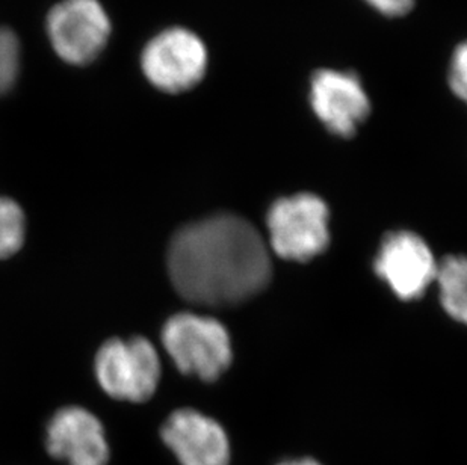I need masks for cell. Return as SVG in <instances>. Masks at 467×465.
<instances>
[{
    "mask_svg": "<svg viewBox=\"0 0 467 465\" xmlns=\"http://www.w3.org/2000/svg\"><path fill=\"white\" fill-rule=\"evenodd\" d=\"M162 343L177 369L213 381L229 369L232 345L220 322L194 313L170 317L162 329Z\"/></svg>",
    "mask_w": 467,
    "mask_h": 465,
    "instance_id": "obj_2",
    "label": "cell"
},
{
    "mask_svg": "<svg viewBox=\"0 0 467 465\" xmlns=\"http://www.w3.org/2000/svg\"><path fill=\"white\" fill-rule=\"evenodd\" d=\"M47 450L68 465H106L109 448L102 423L79 407L57 411L47 426Z\"/></svg>",
    "mask_w": 467,
    "mask_h": 465,
    "instance_id": "obj_10",
    "label": "cell"
},
{
    "mask_svg": "<svg viewBox=\"0 0 467 465\" xmlns=\"http://www.w3.org/2000/svg\"><path fill=\"white\" fill-rule=\"evenodd\" d=\"M310 106L333 135L351 138L370 114L362 79L351 71L321 68L310 79Z\"/></svg>",
    "mask_w": 467,
    "mask_h": 465,
    "instance_id": "obj_7",
    "label": "cell"
},
{
    "mask_svg": "<svg viewBox=\"0 0 467 465\" xmlns=\"http://www.w3.org/2000/svg\"><path fill=\"white\" fill-rule=\"evenodd\" d=\"M22 66V47L17 36L0 26V96L9 93L17 82Z\"/></svg>",
    "mask_w": 467,
    "mask_h": 465,
    "instance_id": "obj_13",
    "label": "cell"
},
{
    "mask_svg": "<svg viewBox=\"0 0 467 465\" xmlns=\"http://www.w3.org/2000/svg\"><path fill=\"white\" fill-rule=\"evenodd\" d=\"M280 465H321L317 464V461H313V460H309V458H306V460H296V461H286L283 462Z\"/></svg>",
    "mask_w": 467,
    "mask_h": 465,
    "instance_id": "obj_16",
    "label": "cell"
},
{
    "mask_svg": "<svg viewBox=\"0 0 467 465\" xmlns=\"http://www.w3.org/2000/svg\"><path fill=\"white\" fill-rule=\"evenodd\" d=\"M375 11L386 17H404L415 8L416 0H365Z\"/></svg>",
    "mask_w": 467,
    "mask_h": 465,
    "instance_id": "obj_15",
    "label": "cell"
},
{
    "mask_svg": "<svg viewBox=\"0 0 467 465\" xmlns=\"http://www.w3.org/2000/svg\"><path fill=\"white\" fill-rule=\"evenodd\" d=\"M96 377L103 391L114 399L140 404L155 395L161 360L146 338H114L98 352Z\"/></svg>",
    "mask_w": 467,
    "mask_h": 465,
    "instance_id": "obj_3",
    "label": "cell"
},
{
    "mask_svg": "<svg viewBox=\"0 0 467 465\" xmlns=\"http://www.w3.org/2000/svg\"><path fill=\"white\" fill-rule=\"evenodd\" d=\"M168 274L188 303L230 307L253 298L271 278L268 248L254 225L220 213L185 225L174 234Z\"/></svg>",
    "mask_w": 467,
    "mask_h": 465,
    "instance_id": "obj_1",
    "label": "cell"
},
{
    "mask_svg": "<svg viewBox=\"0 0 467 465\" xmlns=\"http://www.w3.org/2000/svg\"><path fill=\"white\" fill-rule=\"evenodd\" d=\"M437 266L427 243L413 232L386 236L375 260V271L402 299L422 296L437 277Z\"/></svg>",
    "mask_w": 467,
    "mask_h": 465,
    "instance_id": "obj_8",
    "label": "cell"
},
{
    "mask_svg": "<svg viewBox=\"0 0 467 465\" xmlns=\"http://www.w3.org/2000/svg\"><path fill=\"white\" fill-rule=\"evenodd\" d=\"M141 66L156 88L163 93H185L203 80L208 70V48L194 32L171 27L146 46Z\"/></svg>",
    "mask_w": 467,
    "mask_h": 465,
    "instance_id": "obj_5",
    "label": "cell"
},
{
    "mask_svg": "<svg viewBox=\"0 0 467 465\" xmlns=\"http://www.w3.org/2000/svg\"><path fill=\"white\" fill-rule=\"evenodd\" d=\"M268 232L271 248L283 259L306 262L317 257L330 239L326 202L312 193L278 200L269 209Z\"/></svg>",
    "mask_w": 467,
    "mask_h": 465,
    "instance_id": "obj_4",
    "label": "cell"
},
{
    "mask_svg": "<svg viewBox=\"0 0 467 465\" xmlns=\"http://www.w3.org/2000/svg\"><path fill=\"white\" fill-rule=\"evenodd\" d=\"M443 307L455 321L467 326V255H454L443 260L437 269Z\"/></svg>",
    "mask_w": 467,
    "mask_h": 465,
    "instance_id": "obj_11",
    "label": "cell"
},
{
    "mask_svg": "<svg viewBox=\"0 0 467 465\" xmlns=\"http://www.w3.org/2000/svg\"><path fill=\"white\" fill-rule=\"evenodd\" d=\"M161 435L182 465H229V439L224 429L194 409L172 413Z\"/></svg>",
    "mask_w": 467,
    "mask_h": 465,
    "instance_id": "obj_9",
    "label": "cell"
},
{
    "mask_svg": "<svg viewBox=\"0 0 467 465\" xmlns=\"http://www.w3.org/2000/svg\"><path fill=\"white\" fill-rule=\"evenodd\" d=\"M26 220L22 207L11 198L0 197V259L16 254L22 248Z\"/></svg>",
    "mask_w": 467,
    "mask_h": 465,
    "instance_id": "obj_12",
    "label": "cell"
},
{
    "mask_svg": "<svg viewBox=\"0 0 467 465\" xmlns=\"http://www.w3.org/2000/svg\"><path fill=\"white\" fill-rule=\"evenodd\" d=\"M448 84L451 91L467 105V40L457 46L451 57Z\"/></svg>",
    "mask_w": 467,
    "mask_h": 465,
    "instance_id": "obj_14",
    "label": "cell"
},
{
    "mask_svg": "<svg viewBox=\"0 0 467 465\" xmlns=\"http://www.w3.org/2000/svg\"><path fill=\"white\" fill-rule=\"evenodd\" d=\"M110 22L99 0H62L49 13L47 36L57 57L71 66L96 61L109 40Z\"/></svg>",
    "mask_w": 467,
    "mask_h": 465,
    "instance_id": "obj_6",
    "label": "cell"
}]
</instances>
